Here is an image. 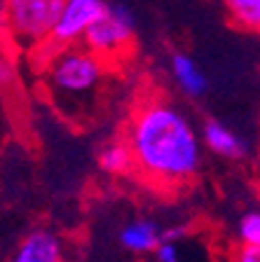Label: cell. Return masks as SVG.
Segmentation results:
<instances>
[{
  "mask_svg": "<svg viewBox=\"0 0 260 262\" xmlns=\"http://www.w3.org/2000/svg\"><path fill=\"white\" fill-rule=\"evenodd\" d=\"M125 138L143 185L159 192L183 190L202 164L199 134L181 108L162 96H146L131 108Z\"/></svg>",
  "mask_w": 260,
  "mask_h": 262,
  "instance_id": "obj_1",
  "label": "cell"
},
{
  "mask_svg": "<svg viewBox=\"0 0 260 262\" xmlns=\"http://www.w3.org/2000/svg\"><path fill=\"white\" fill-rule=\"evenodd\" d=\"M45 89L66 120H92L101 103L110 66L82 42L56 49L45 63Z\"/></svg>",
  "mask_w": 260,
  "mask_h": 262,
  "instance_id": "obj_2",
  "label": "cell"
},
{
  "mask_svg": "<svg viewBox=\"0 0 260 262\" xmlns=\"http://www.w3.org/2000/svg\"><path fill=\"white\" fill-rule=\"evenodd\" d=\"M66 0H3V28L14 47L35 52L52 40Z\"/></svg>",
  "mask_w": 260,
  "mask_h": 262,
  "instance_id": "obj_3",
  "label": "cell"
},
{
  "mask_svg": "<svg viewBox=\"0 0 260 262\" xmlns=\"http://www.w3.org/2000/svg\"><path fill=\"white\" fill-rule=\"evenodd\" d=\"M82 45L101 56L108 66L122 63L136 45V21L131 12L122 5H108L87 31Z\"/></svg>",
  "mask_w": 260,
  "mask_h": 262,
  "instance_id": "obj_4",
  "label": "cell"
},
{
  "mask_svg": "<svg viewBox=\"0 0 260 262\" xmlns=\"http://www.w3.org/2000/svg\"><path fill=\"white\" fill-rule=\"evenodd\" d=\"M106 7H108L106 0H66L59 24H56L52 40L47 45H52L54 49H61L68 47V45L82 42L87 31L106 12Z\"/></svg>",
  "mask_w": 260,
  "mask_h": 262,
  "instance_id": "obj_5",
  "label": "cell"
},
{
  "mask_svg": "<svg viewBox=\"0 0 260 262\" xmlns=\"http://www.w3.org/2000/svg\"><path fill=\"white\" fill-rule=\"evenodd\" d=\"M7 262H64V244L49 229H31Z\"/></svg>",
  "mask_w": 260,
  "mask_h": 262,
  "instance_id": "obj_6",
  "label": "cell"
},
{
  "mask_svg": "<svg viewBox=\"0 0 260 262\" xmlns=\"http://www.w3.org/2000/svg\"><path fill=\"white\" fill-rule=\"evenodd\" d=\"M162 239H164V229L150 218L131 220V223H127L119 229V244H122L125 251L134 253V255L155 253V248L162 244Z\"/></svg>",
  "mask_w": 260,
  "mask_h": 262,
  "instance_id": "obj_7",
  "label": "cell"
},
{
  "mask_svg": "<svg viewBox=\"0 0 260 262\" xmlns=\"http://www.w3.org/2000/svg\"><path fill=\"white\" fill-rule=\"evenodd\" d=\"M202 141H204V145L213 155H221L225 159L239 162V159L246 157V143L232 129H228V126L218 120L204 122V126H202Z\"/></svg>",
  "mask_w": 260,
  "mask_h": 262,
  "instance_id": "obj_8",
  "label": "cell"
},
{
  "mask_svg": "<svg viewBox=\"0 0 260 262\" xmlns=\"http://www.w3.org/2000/svg\"><path fill=\"white\" fill-rule=\"evenodd\" d=\"M96 162L98 169L108 176H131L136 171L134 152L125 136L103 143L96 152Z\"/></svg>",
  "mask_w": 260,
  "mask_h": 262,
  "instance_id": "obj_9",
  "label": "cell"
},
{
  "mask_svg": "<svg viewBox=\"0 0 260 262\" xmlns=\"http://www.w3.org/2000/svg\"><path fill=\"white\" fill-rule=\"evenodd\" d=\"M171 75H173V80H176L181 92L192 96V98L202 96V94L206 92V87H209L206 73L192 61V56L181 54V52L171 56Z\"/></svg>",
  "mask_w": 260,
  "mask_h": 262,
  "instance_id": "obj_10",
  "label": "cell"
},
{
  "mask_svg": "<svg viewBox=\"0 0 260 262\" xmlns=\"http://www.w3.org/2000/svg\"><path fill=\"white\" fill-rule=\"evenodd\" d=\"M230 21L242 31H260V0H223Z\"/></svg>",
  "mask_w": 260,
  "mask_h": 262,
  "instance_id": "obj_11",
  "label": "cell"
},
{
  "mask_svg": "<svg viewBox=\"0 0 260 262\" xmlns=\"http://www.w3.org/2000/svg\"><path fill=\"white\" fill-rule=\"evenodd\" d=\"M237 241L249 246H260V211H249L239 218Z\"/></svg>",
  "mask_w": 260,
  "mask_h": 262,
  "instance_id": "obj_12",
  "label": "cell"
},
{
  "mask_svg": "<svg viewBox=\"0 0 260 262\" xmlns=\"http://www.w3.org/2000/svg\"><path fill=\"white\" fill-rule=\"evenodd\" d=\"M228 262H260V246H249V244L234 246Z\"/></svg>",
  "mask_w": 260,
  "mask_h": 262,
  "instance_id": "obj_13",
  "label": "cell"
},
{
  "mask_svg": "<svg viewBox=\"0 0 260 262\" xmlns=\"http://www.w3.org/2000/svg\"><path fill=\"white\" fill-rule=\"evenodd\" d=\"M155 262H181V253H178V246L176 241H169L162 239V244L155 248Z\"/></svg>",
  "mask_w": 260,
  "mask_h": 262,
  "instance_id": "obj_14",
  "label": "cell"
},
{
  "mask_svg": "<svg viewBox=\"0 0 260 262\" xmlns=\"http://www.w3.org/2000/svg\"><path fill=\"white\" fill-rule=\"evenodd\" d=\"M185 234H188V227H185V225H173V227L164 229V239H169V241H178L181 236H185Z\"/></svg>",
  "mask_w": 260,
  "mask_h": 262,
  "instance_id": "obj_15",
  "label": "cell"
},
{
  "mask_svg": "<svg viewBox=\"0 0 260 262\" xmlns=\"http://www.w3.org/2000/svg\"><path fill=\"white\" fill-rule=\"evenodd\" d=\"M258 204H260V187H258Z\"/></svg>",
  "mask_w": 260,
  "mask_h": 262,
  "instance_id": "obj_16",
  "label": "cell"
},
{
  "mask_svg": "<svg viewBox=\"0 0 260 262\" xmlns=\"http://www.w3.org/2000/svg\"><path fill=\"white\" fill-rule=\"evenodd\" d=\"M258 33H260V31H258Z\"/></svg>",
  "mask_w": 260,
  "mask_h": 262,
  "instance_id": "obj_17",
  "label": "cell"
}]
</instances>
